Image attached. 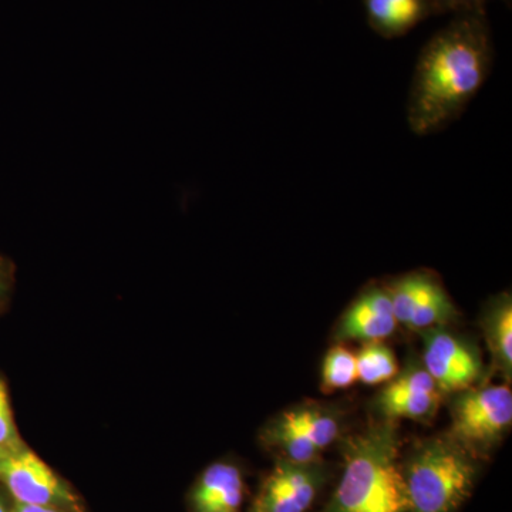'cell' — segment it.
<instances>
[{
  "mask_svg": "<svg viewBox=\"0 0 512 512\" xmlns=\"http://www.w3.org/2000/svg\"><path fill=\"white\" fill-rule=\"evenodd\" d=\"M387 292L397 322L410 328H430L454 315L453 303L443 286L427 272L403 276Z\"/></svg>",
  "mask_w": 512,
  "mask_h": 512,
  "instance_id": "obj_6",
  "label": "cell"
},
{
  "mask_svg": "<svg viewBox=\"0 0 512 512\" xmlns=\"http://www.w3.org/2000/svg\"><path fill=\"white\" fill-rule=\"evenodd\" d=\"M268 481L288 495L299 511L305 512L318 494L322 477L313 463L301 464L282 460Z\"/></svg>",
  "mask_w": 512,
  "mask_h": 512,
  "instance_id": "obj_12",
  "label": "cell"
},
{
  "mask_svg": "<svg viewBox=\"0 0 512 512\" xmlns=\"http://www.w3.org/2000/svg\"><path fill=\"white\" fill-rule=\"evenodd\" d=\"M512 421V393L508 386L471 390L454 409V433L470 444L491 443Z\"/></svg>",
  "mask_w": 512,
  "mask_h": 512,
  "instance_id": "obj_5",
  "label": "cell"
},
{
  "mask_svg": "<svg viewBox=\"0 0 512 512\" xmlns=\"http://www.w3.org/2000/svg\"><path fill=\"white\" fill-rule=\"evenodd\" d=\"M367 22L384 39L406 36L431 15V0H363Z\"/></svg>",
  "mask_w": 512,
  "mask_h": 512,
  "instance_id": "obj_10",
  "label": "cell"
},
{
  "mask_svg": "<svg viewBox=\"0 0 512 512\" xmlns=\"http://www.w3.org/2000/svg\"><path fill=\"white\" fill-rule=\"evenodd\" d=\"M403 476L410 512H454L473 488L476 466L453 441L431 440L417 448Z\"/></svg>",
  "mask_w": 512,
  "mask_h": 512,
  "instance_id": "obj_3",
  "label": "cell"
},
{
  "mask_svg": "<svg viewBox=\"0 0 512 512\" xmlns=\"http://www.w3.org/2000/svg\"><path fill=\"white\" fill-rule=\"evenodd\" d=\"M397 323L387 289L372 288L350 306L339 333L343 339L379 342L392 335Z\"/></svg>",
  "mask_w": 512,
  "mask_h": 512,
  "instance_id": "obj_9",
  "label": "cell"
},
{
  "mask_svg": "<svg viewBox=\"0 0 512 512\" xmlns=\"http://www.w3.org/2000/svg\"><path fill=\"white\" fill-rule=\"evenodd\" d=\"M439 399L437 384L429 372L423 367L410 366L383 390L379 406L390 419H421L436 410Z\"/></svg>",
  "mask_w": 512,
  "mask_h": 512,
  "instance_id": "obj_8",
  "label": "cell"
},
{
  "mask_svg": "<svg viewBox=\"0 0 512 512\" xmlns=\"http://www.w3.org/2000/svg\"><path fill=\"white\" fill-rule=\"evenodd\" d=\"M325 512H410L393 423L373 424L346 443L342 478Z\"/></svg>",
  "mask_w": 512,
  "mask_h": 512,
  "instance_id": "obj_2",
  "label": "cell"
},
{
  "mask_svg": "<svg viewBox=\"0 0 512 512\" xmlns=\"http://www.w3.org/2000/svg\"><path fill=\"white\" fill-rule=\"evenodd\" d=\"M493 60L485 13L454 16L421 49L407 99L410 130L431 136L460 119L487 82Z\"/></svg>",
  "mask_w": 512,
  "mask_h": 512,
  "instance_id": "obj_1",
  "label": "cell"
},
{
  "mask_svg": "<svg viewBox=\"0 0 512 512\" xmlns=\"http://www.w3.org/2000/svg\"><path fill=\"white\" fill-rule=\"evenodd\" d=\"M357 379L379 384L397 376L399 367L392 350L382 343L370 342L356 355Z\"/></svg>",
  "mask_w": 512,
  "mask_h": 512,
  "instance_id": "obj_14",
  "label": "cell"
},
{
  "mask_svg": "<svg viewBox=\"0 0 512 512\" xmlns=\"http://www.w3.org/2000/svg\"><path fill=\"white\" fill-rule=\"evenodd\" d=\"M0 481L19 504L59 507L73 503V495L52 468L23 444L0 451Z\"/></svg>",
  "mask_w": 512,
  "mask_h": 512,
  "instance_id": "obj_4",
  "label": "cell"
},
{
  "mask_svg": "<svg viewBox=\"0 0 512 512\" xmlns=\"http://www.w3.org/2000/svg\"><path fill=\"white\" fill-rule=\"evenodd\" d=\"M487 338L491 352L504 370L512 366V305L508 295L501 296L487 320Z\"/></svg>",
  "mask_w": 512,
  "mask_h": 512,
  "instance_id": "obj_13",
  "label": "cell"
},
{
  "mask_svg": "<svg viewBox=\"0 0 512 512\" xmlns=\"http://www.w3.org/2000/svg\"><path fill=\"white\" fill-rule=\"evenodd\" d=\"M252 512H262V511H259L258 508H255V510Z\"/></svg>",
  "mask_w": 512,
  "mask_h": 512,
  "instance_id": "obj_23",
  "label": "cell"
},
{
  "mask_svg": "<svg viewBox=\"0 0 512 512\" xmlns=\"http://www.w3.org/2000/svg\"><path fill=\"white\" fill-rule=\"evenodd\" d=\"M22 443L15 420H13L12 407H10L8 389L0 377V451L18 447Z\"/></svg>",
  "mask_w": 512,
  "mask_h": 512,
  "instance_id": "obj_18",
  "label": "cell"
},
{
  "mask_svg": "<svg viewBox=\"0 0 512 512\" xmlns=\"http://www.w3.org/2000/svg\"><path fill=\"white\" fill-rule=\"evenodd\" d=\"M0 512H9L6 510V505L3 504L2 498H0Z\"/></svg>",
  "mask_w": 512,
  "mask_h": 512,
  "instance_id": "obj_22",
  "label": "cell"
},
{
  "mask_svg": "<svg viewBox=\"0 0 512 512\" xmlns=\"http://www.w3.org/2000/svg\"><path fill=\"white\" fill-rule=\"evenodd\" d=\"M271 439L272 443L284 451L288 460L295 463H313L318 457L319 448L284 417L276 421L274 429L271 430Z\"/></svg>",
  "mask_w": 512,
  "mask_h": 512,
  "instance_id": "obj_16",
  "label": "cell"
},
{
  "mask_svg": "<svg viewBox=\"0 0 512 512\" xmlns=\"http://www.w3.org/2000/svg\"><path fill=\"white\" fill-rule=\"evenodd\" d=\"M282 417L301 430L319 450L328 447L339 434L338 421L316 410H295Z\"/></svg>",
  "mask_w": 512,
  "mask_h": 512,
  "instance_id": "obj_15",
  "label": "cell"
},
{
  "mask_svg": "<svg viewBox=\"0 0 512 512\" xmlns=\"http://www.w3.org/2000/svg\"><path fill=\"white\" fill-rule=\"evenodd\" d=\"M10 512H62L57 507H50V505H29V504H16Z\"/></svg>",
  "mask_w": 512,
  "mask_h": 512,
  "instance_id": "obj_21",
  "label": "cell"
},
{
  "mask_svg": "<svg viewBox=\"0 0 512 512\" xmlns=\"http://www.w3.org/2000/svg\"><path fill=\"white\" fill-rule=\"evenodd\" d=\"M488 2L490 0H431L436 15L437 13L439 15L441 13H453L454 16L464 15V13H485V5Z\"/></svg>",
  "mask_w": 512,
  "mask_h": 512,
  "instance_id": "obj_19",
  "label": "cell"
},
{
  "mask_svg": "<svg viewBox=\"0 0 512 512\" xmlns=\"http://www.w3.org/2000/svg\"><path fill=\"white\" fill-rule=\"evenodd\" d=\"M13 282V268L8 259L0 256V308L8 299Z\"/></svg>",
  "mask_w": 512,
  "mask_h": 512,
  "instance_id": "obj_20",
  "label": "cell"
},
{
  "mask_svg": "<svg viewBox=\"0 0 512 512\" xmlns=\"http://www.w3.org/2000/svg\"><path fill=\"white\" fill-rule=\"evenodd\" d=\"M323 387L345 389L357 380L356 355L349 349L336 346L330 349L323 363Z\"/></svg>",
  "mask_w": 512,
  "mask_h": 512,
  "instance_id": "obj_17",
  "label": "cell"
},
{
  "mask_svg": "<svg viewBox=\"0 0 512 512\" xmlns=\"http://www.w3.org/2000/svg\"><path fill=\"white\" fill-rule=\"evenodd\" d=\"M424 369L443 390L467 389L480 375V360L467 343L436 329L426 336Z\"/></svg>",
  "mask_w": 512,
  "mask_h": 512,
  "instance_id": "obj_7",
  "label": "cell"
},
{
  "mask_svg": "<svg viewBox=\"0 0 512 512\" xmlns=\"http://www.w3.org/2000/svg\"><path fill=\"white\" fill-rule=\"evenodd\" d=\"M244 497V483L238 468L218 463L208 467L195 487L197 512H238Z\"/></svg>",
  "mask_w": 512,
  "mask_h": 512,
  "instance_id": "obj_11",
  "label": "cell"
}]
</instances>
